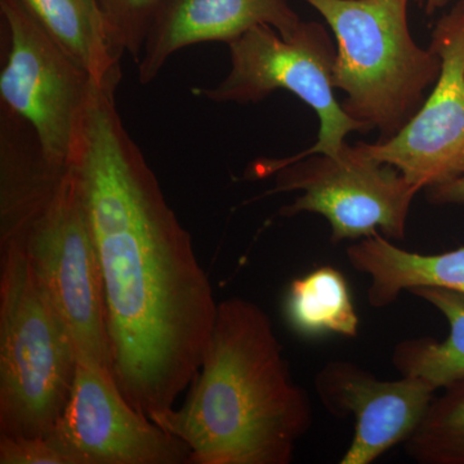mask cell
Returning <instances> with one entry per match:
<instances>
[{
	"label": "cell",
	"mask_w": 464,
	"mask_h": 464,
	"mask_svg": "<svg viewBox=\"0 0 464 464\" xmlns=\"http://www.w3.org/2000/svg\"><path fill=\"white\" fill-rule=\"evenodd\" d=\"M115 92L94 85L70 167L99 258L112 375L154 420L197 377L218 304Z\"/></svg>",
	"instance_id": "6da1fadb"
},
{
	"label": "cell",
	"mask_w": 464,
	"mask_h": 464,
	"mask_svg": "<svg viewBox=\"0 0 464 464\" xmlns=\"http://www.w3.org/2000/svg\"><path fill=\"white\" fill-rule=\"evenodd\" d=\"M152 422L190 448L191 464H289L313 411L270 317L235 297L218 304L188 399Z\"/></svg>",
	"instance_id": "7a4b0ae2"
},
{
	"label": "cell",
	"mask_w": 464,
	"mask_h": 464,
	"mask_svg": "<svg viewBox=\"0 0 464 464\" xmlns=\"http://www.w3.org/2000/svg\"><path fill=\"white\" fill-rule=\"evenodd\" d=\"M324 17L337 39L333 87L347 99L342 108L392 139L423 105L438 82L441 60L414 42L409 0H304Z\"/></svg>",
	"instance_id": "3957f363"
},
{
	"label": "cell",
	"mask_w": 464,
	"mask_h": 464,
	"mask_svg": "<svg viewBox=\"0 0 464 464\" xmlns=\"http://www.w3.org/2000/svg\"><path fill=\"white\" fill-rule=\"evenodd\" d=\"M78 350L23 246L0 244V436L50 435L69 401Z\"/></svg>",
	"instance_id": "277c9868"
},
{
	"label": "cell",
	"mask_w": 464,
	"mask_h": 464,
	"mask_svg": "<svg viewBox=\"0 0 464 464\" xmlns=\"http://www.w3.org/2000/svg\"><path fill=\"white\" fill-rule=\"evenodd\" d=\"M228 48L231 67L224 81L215 88L192 92L213 102L235 103L259 102L277 90L292 92L320 119L317 142L295 159L335 157L348 133H366L365 125L351 118L335 99L333 70L337 48L319 24L301 21L288 38L271 26L253 27Z\"/></svg>",
	"instance_id": "5b68a950"
},
{
	"label": "cell",
	"mask_w": 464,
	"mask_h": 464,
	"mask_svg": "<svg viewBox=\"0 0 464 464\" xmlns=\"http://www.w3.org/2000/svg\"><path fill=\"white\" fill-rule=\"evenodd\" d=\"M8 241L23 246L45 295L69 329L78 355L112 373L99 258L72 167Z\"/></svg>",
	"instance_id": "8992f818"
},
{
	"label": "cell",
	"mask_w": 464,
	"mask_h": 464,
	"mask_svg": "<svg viewBox=\"0 0 464 464\" xmlns=\"http://www.w3.org/2000/svg\"><path fill=\"white\" fill-rule=\"evenodd\" d=\"M0 12L8 34L2 109L29 125L52 169L67 170L94 82L21 0H0Z\"/></svg>",
	"instance_id": "52a82bcc"
},
{
	"label": "cell",
	"mask_w": 464,
	"mask_h": 464,
	"mask_svg": "<svg viewBox=\"0 0 464 464\" xmlns=\"http://www.w3.org/2000/svg\"><path fill=\"white\" fill-rule=\"evenodd\" d=\"M279 170L275 191H304L280 215L317 213L328 219L333 243L359 240L383 232L402 240L411 203L420 188L395 167L366 157L344 143L340 154L307 155L271 161L262 174Z\"/></svg>",
	"instance_id": "ba28073f"
},
{
	"label": "cell",
	"mask_w": 464,
	"mask_h": 464,
	"mask_svg": "<svg viewBox=\"0 0 464 464\" xmlns=\"http://www.w3.org/2000/svg\"><path fill=\"white\" fill-rule=\"evenodd\" d=\"M50 435L72 464H185L190 448L140 413L108 368L78 355L69 401Z\"/></svg>",
	"instance_id": "9c48e42d"
},
{
	"label": "cell",
	"mask_w": 464,
	"mask_h": 464,
	"mask_svg": "<svg viewBox=\"0 0 464 464\" xmlns=\"http://www.w3.org/2000/svg\"><path fill=\"white\" fill-rule=\"evenodd\" d=\"M430 48L441 60L432 93L392 139L357 143L366 157L395 167L420 190L454 179L464 168V0L439 21Z\"/></svg>",
	"instance_id": "30bf717a"
},
{
	"label": "cell",
	"mask_w": 464,
	"mask_h": 464,
	"mask_svg": "<svg viewBox=\"0 0 464 464\" xmlns=\"http://www.w3.org/2000/svg\"><path fill=\"white\" fill-rule=\"evenodd\" d=\"M315 390L329 413L355 420V433L341 464L373 463L405 442L422 422L436 392L420 378L382 381L343 360L317 372Z\"/></svg>",
	"instance_id": "8fae6325"
},
{
	"label": "cell",
	"mask_w": 464,
	"mask_h": 464,
	"mask_svg": "<svg viewBox=\"0 0 464 464\" xmlns=\"http://www.w3.org/2000/svg\"><path fill=\"white\" fill-rule=\"evenodd\" d=\"M299 24L286 0H160L139 61L140 83H151L183 48L206 42L230 44L262 25L288 38Z\"/></svg>",
	"instance_id": "7c38bea8"
},
{
	"label": "cell",
	"mask_w": 464,
	"mask_h": 464,
	"mask_svg": "<svg viewBox=\"0 0 464 464\" xmlns=\"http://www.w3.org/2000/svg\"><path fill=\"white\" fill-rule=\"evenodd\" d=\"M353 270L371 277L369 304L374 308L391 306L405 290L438 286L464 295V246L422 255L391 243L381 232L347 246Z\"/></svg>",
	"instance_id": "4fadbf2b"
},
{
	"label": "cell",
	"mask_w": 464,
	"mask_h": 464,
	"mask_svg": "<svg viewBox=\"0 0 464 464\" xmlns=\"http://www.w3.org/2000/svg\"><path fill=\"white\" fill-rule=\"evenodd\" d=\"M27 11L74 58L100 88L116 91L121 58L99 0H21Z\"/></svg>",
	"instance_id": "5bb4252c"
},
{
	"label": "cell",
	"mask_w": 464,
	"mask_h": 464,
	"mask_svg": "<svg viewBox=\"0 0 464 464\" xmlns=\"http://www.w3.org/2000/svg\"><path fill=\"white\" fill-rule=\"evenodd\" d=\"M409 293L438 308L450 332L442 342L430 337L400 342L393 350V366L404 377L420 378L436 391L447 389L464 380V295L438 286H420Z\"/></svg>",
	"instance_id": "9a60e30c"
},
{
	"label": "cell",
	"mask_w": 464,
	"mask_h": 464,
	"mask_svg": "<svg viewBox=\"0 0 464 464\" xmlns=\"http://www.w3.org/2000/svg\"><path fill=\"white\" fill-rule=\"evenodd\" d=\"M286 320L304 335L334 333L356 337L357 316L346 277L332 266H323L293 280L285 298Z\"/></svg>",
	"instance_id": "2e32d148"
},
{
	"label": "cell",
	"mask_w": 464,
	"mask_h": 464,
	"mask_svg": "<svg viewBox=\"0 0 464 464\" xmlns=\"http://www.w3.org/2000/svg\"><path fill=\"white\" fill-rule=\"evenodd\" d=\"M444 390L405 441L406 451L417 462L464 464V380Z\"/></svg>",
	"instance_id": "e0dca14e"
},
{
	"label": "cell",
	"mask_w": 464,
	"mask_h": 464,
	"mask_svg": "<svg viewBox=\"0 0 464 464\" xmlns=\"http://www.w3.org/2000/svg\"><path fill=\"white\" fill-rule=\"evenodd\" d=\"M116 48L139 63L160 0H99Z\"/></svg>",
	"instance_id": "ac0fdd59"
},
{
	"label": "cell",
	"mask_w": 464,
	"mask_h": 464,
	"mask_svg": "<svg viewBox=\"0 0 464 464\" xmlns=\"http://www.w3.org/2000/svg\"><path fill=\"white\" fill-rule=\"evenodd\" d=\"M0 464H72L51 435L0 436Z\"/></svg>",
	"instance_id": "d6986e66"
},
{
	"label": "cell",
	"mask_w": 464,
	"mask_h": 464,
	"mask_svg": "<svg viewBox=\"0 0 464 464\" xmlns=\"http://www.w3.org/2000/svg\"><path fill=\"white\" fill-rule=\"evenodd\" d=\"M426 197L432 204H464V168L454 179L426 188Z\"/></svg>",
	"instance_id": "ffe728a7"
},
{
	"label": "cell",
	"mask_w": 464,
	"mask_h": 464,
	"mask_svg": "<svg viewBox=\"0 0 464 464\" xmlns=\"http://www.w3.org/2000/svg\"><path fill=\"white\" fill-rule=\"evenodd\" d=\"M417 2L420 3V5H424V7H426V11L429 12V14H433L436 9L445 7V5H448L449 0H417Z\"/></svg>",
	"instance_id": "44dd1931"
}]
</instances>
